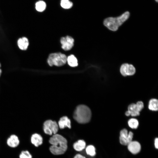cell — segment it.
<instances>
[{
  "mask_svg": "<svg viewBox=\"0 0 158 158\" xmlns=\"http://www.w3.org/2000/svg\"><path fill=\"white\" fill-rule=\"evenodd\" d=\"M49 142L52 145L50 147V150L54 155L63 154L67 149V140L60 135L56 134L54 135L50 138Z\"/></svg>",
  "mask_w": 158,
  "mask_h": 158,
  "instance_id": "1",
  "label": "cell"
},
{
  "mask_svg": "<svg viewBox=\"0 0 158 158\" xmlns=\"http://www.w3.org/2000/svg\"><path fill=\"white\" fill-rule=\"evenodd\" d=\"M130 16V13L126 11L118 16L106 18L103 21V24L109 30L116 31L128 19Z\"/></svg>",
  "mask_w": 158,
  "mask_h": 158,
  "instance_id": "2",
  "label": "cell"
},
{
  "mask_svg": "<svg viewBox=\"0 0 158 158\" xmlns=\"http://www.w3.org/2000/svg\"><path fill=\"white\" fill-rule=\"evenodd\" d=\"M91 117V112L90 109L84 105L78 106L73 114L74 119L78 123L82 124L88 122Z\"/></svg>",
  "mask_w": 158,
  "mask_h": 158,
  "instance_id": "3",
  "label": "cell"
},
{
  "mask_svg": "<svg viewBox=\"0 0 158 158\" xmlns=\"http://www.w3.org/2000/svg\"><path fill=\"white\" fill-rule=\"evenodd\" d=\"M67 58L65 55L61 53H52L49 55L47 62L50 66H61L66 63Z\"/></svg>",
  "mask_w": 158,
  "mask_h": 158,
  "instance_id": "4",
  "label": "cell"
},
{
  "mask_svg": "<svg viewBox=\"0 0 158 158\" xmlns=\"http://www.w3.org/2000/svg\"><path fill=\"white\" fill-rule=\"evenodd\" d=\"M58 125L55 121L51 120L46 121L44 123L43 129L46 134L51 135L56 134L58 130Z\"/></svg>",
  "mask_w": 158,
  "mask_h": 158,
  "instance_id": "5",
  "label": "cell"
},
{
  "mask_svg": "<svg viewBox=\"0 0 158 158\" xmlns=\"http://www.w3.org/2000/svg\"><path fill=\"white\" fill-rule=\"evenodd\" d=\"M133 133L131 131L128 132V130L124 128L121 130L120 133L119 142L123 145H127L133 140Z\"/></svg>",
  "mask_w": 158,
  "mask_h": 158,
  "instance_id": "6",
  "label": "cell"
},
{
  "mask_svg": "<svg viewBox=\"0 0 158 158\" xmlns=\"http://www.w3.org/2000/svg\"><path fill=\"white\" fill-rule=\"evenodd\" d=\"M120 71L123 76H126L134 75L135 73L136 69L133 65L126 63L121 65Z\"/></svg>",
  "mask_w": 158,
  "mask_h": 158,
  "instance_id": "7",
  "label": "cell"
},
{
  "mask_svg": "<svg viewBox=\"0 0 158 158\" xmlns=\"http://www.w3.org/2000/svg\"><path fill=\"white\" fill-rule=\"evenodd\" d=\"M60 42L62 49L65 51L70 50L74 45V40L70 36L62 37L61 39Z\"/></svg>",
  "mask_w": 158,
  "mask_h": 158,
  "instance_id": "8",
  "label": "cell"
},
{
  "mask_svg": "<svg viewBox=\"0 0 158 158\" xmlns=\"http://www.w3.org/2000/svg\"><path fill=\"white\" fill-rule=\"evenodd\" d=\"M127 145L129 151L134 154L138 153L141 150V145L140 143L136 141L132 140Z\"/></svg>",
  "mask_w": 158,
  "mask_h": 158,
  "instance_id": "9",
  "label": "cell"
},
{
  "mask_svg": "<svg viewBox=\"0 0 158 158\" xmlns=\"http://www.w3.org/2000/svg\"><path fill=\"white\" fill-rule=\"evenodd\" d=\"M7 144L12 148L17 147L19 144L20 141L18 137L15 135H11L7 139Z\"/></svg>",
  "mask_w": 158,
  "mask_h": 158,
  "instance_id": "10",
  "label": "cell"
},
{
  "mask_svg": "<svg viewBox=\"0 0 158 158\" xmlns=\"http://www.w3.org/2000/svg\"><path fill=\"white\" fill-rule=\"evenodd\" d=\"M30 140L31 143L36 147L41 145L43 142V138L41 136L36 133L32 135Z\"/></svg>",
  "mask_w": 158,
  "mask_h": 158,
  "instance_id": "11",
  "label": "cell"
},
{
  "mask_svg": "<svg viewBox=\"0 0 158 158\" xmlns=\"http://www.w3.org/2000/svg\"><path fill=\"white\" fill-rule=\"evenodd\" d=\"M58 125L61 129H63L66 127L69 128H71L70 120L66 116L61 117L58 122Z\"/></svg>",
  "mask_w": 158,
  "mask_h": 158,
  "instance_id": "12",
  "label": "cell"
},
{
  "mask_svg": "<svg viewBox=\"0 0 158 158\" xmlns=\"http://www.w3.org/2000/svg\"><path fill=\"white\" fill-rule=\"evenodd\" d=\"M130 115L132 116H137L140 115V111L138 109L136 104L132 103L128 107V110Z\"/></svg>",
  "mask_w": 158,
  "mask_h": 158,
  "instance_id": "13",
  "label": "cell"
},
{
  "mask_svg": "<svg viewBox=\"0 0 158 158\" xmlns=\"http://www.w3.org/2000/svg\"><path fill=\"white\" fill-rule=\"evenodd\" d=\"M28 39L25 37L19 38L18 41V45L19 48L22 50H26L29 45Z\"/></svg>",
  "mask_w": 158,
  "mask_h": 158,
  "instance_id": "14",
  "label": "cell"
},
{
  "mask_svg": "<svg viewBox=\"0 0 158 158\" xmlns=\"http://www.w3.org/2000/svg\"><path fill=\"white\" fill-rule=\"evenodd\" d=\"M86 143L83 140H79L75 142L73 145L74 149L77 151H80L83 150L85 147Z\"/></svg>",
  "mask_w": 158,
  "mask_h": 158,
  "instance_id": "15",
  "label": "cell"
},
{
  "mask_svg": "<svg viewBox=\"0 0 158 158\" xmlns=\"http://www.w3.org/2000/svg\"><path fill=\"white\" fill-rule=\"evenodd\" d=\"M149 109L152 111H157L158 109V101L156 99H151L149 103Z\"/></svg>",
  "mask_w": 158,
  "mask_h": 158,
  "instance_id": "16",
  "label": "cell"
},
{
  "mask_svg": "<svg viewBox=\"0 0 158 158\" xmlns=\"http://www.w3.org/2000/svg\"><path fill=\"white\" fill-rule=\"evenodd\" d=\"M67 61L68 64L72 67H75L78 65L77 59L73 55H71L67 58Z\"/></svg>",
  "mask_w": 158,
  "mask_h": 158,
  "instance_id": "17",
  "label": "cell"
},
{
  "mask_svg": "<svg viewBox=\"0 0 158 158\" xmlns=\"http://www.w3.org/2000/svg\"><path fill=\"white\" fill-rule=\"evenodd\" d=\"M46 7V3L43 1H38L35 4V9L38 12H43L45 9Z\"/></svg>",
  "mask_w": 158,
  "mask_h": 158,
  "instance_id": "18",
  "label": "cell"
},
{
  "mask_svg": "<svg viewBox=\"0 0 158 158\" xmlns=\"http://www.w3.org/2000/svg\"><path fill=\"white\" fill-rule=\"evenodd\" d=\"M60 5L64 9H69L72 7L73 3L69 0H61Z\"/></svg>",
  "mask_w": 158,
  "mask_h": 158,
  "instance_id": "19",
  "label": "cell"
},
{
  "mask_svg": "<svg viewBox=\"0 0 158 158\" xmlns=\"http://www.w3.org/2000/svg\"><path fill=\"white\" fill-rule=\"evenodd\" d=\"M128 124L131 128L135 129L137 128L138 126L139 122L136 119L131 118L128 120Z\"/></svg>",
  "mask_w": 158,
  "mask_h": 158,
  "instance_id": "20",
  "label": "cell"
},
{
  "mask_svg": "<svg viewBox=\"0 0 158 158\" xmlns=\"http://www.w3.org/2000/svg\"><path fill=\"white\" fill-rule=\"evenodd\" d=\"M87 154L91 156H94L96 154L95 148L92 145H89L86 148Z\"/></svg>",
  "mask_w": 158,
  "mask_h": 158,
  "instance_id": "21",
  "label": "cell"
},
{
  "mask_svg": "<svg viewBox=\"0 0 158 158\" xmlns=\"http://www.w3.org/2000/svg\"><path fill=\"white\" fill-rule=\"evenodd\" d=\"M19 158H32V156L28 150L22 151L19 156Z\"/></svg>",
  "mask_w": 158,
  "mask_h": 158,
  "instance_id": "22",
  "label": "cell"
},
{
  "mask_svg": "<svg viewBox=\"0 0 158 158\" xmlns=\"http://www.w3.org/2000/svg\"><path fill=\"white\" fill-rule=\"evenodd\" d=\"M136 104L139 111H141L144 107L143 102L142 101H139Z\"/></svg>",
  "mask_w": 158,
  "mask_h": 158,
  "instance_id": "23",
  "label": "cell"
},
{
  "mask_svg": "<svg viewBox=\"0 0 158 158\" xmlns=\"http://www.w3.org/2000/svg\"><path fill=\"white\" fill-rule=\"evenodd\" d=\"M154 145L156 149L158 148V138H156L154 140Z\"/></svg>",
  "mask_w": 158,
  "mask_h": 158,
  "instance_id": "24",
  "label": "cell"
},
{
  "mask_svg": "<svg viewBox=\"0 0 158 158\" xmlns=\"http://www.w3.org/2000/svg\"><path fill=\"white\" fill-rule=\"evenodd\" d=\"M73 158H86V157L80 154L76 155Z\"/></svg>",
  "mask_w": 158,
  "mask_h": 158,
  "instance_id": "25",
  "label": "cell"
},
{
  "mask_svg": "<svg viewBox=\"0 0 158 158\" xmlns=\"http://www.w3.org/2000/svg\"><path fill=\"white\" fill-rule=\"evenodd\" d=\"M1 69L0 68V76L1 75Z\"/></svg>",
  "mask_w": 158,
  "mask_h": 158,
  "instance_id": "26",
  "label": "cell"
},
{
  "mask_svg": "<svg viewBox=\"0 0 158 158\" xmlns=\"http://www.w3.org/2000/svg\"><path fill=\"white\" fill-rule=\"evenodd\" d=\"M155 1H156L157 2H158V0H155Z\"/></svg>",
  "mask_w": 158,
  "mask_h": 158,
  "instance_id": "27",
  "label": "cell"
},
{
  "mask_svg": "<svg viewBox=\"0 0 158 158\" xmlns=\"http://www.w3.org/2000/svg\"><path fill=\"white\" fill-rule=\"evenodd\" d=\"M1 66V64L0 63V67Z\"/></svg>",
  "mask_w": 158,
  "mask_h": 158,
  "instance_id": "28",
  "label": "cell"
}]
</instances>
